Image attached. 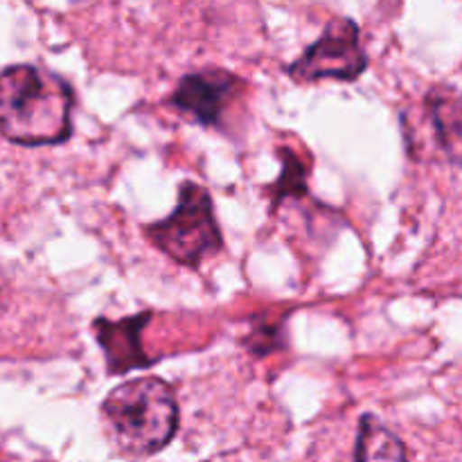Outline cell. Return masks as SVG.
<instances>
[{"mask_svg":"<svg viewBox=\"0 0 462 462\" xmlns=\"http://www.w3.org/2000/svg\"><path fill=\"white\" fill-rule=\"evenodd\" d=\"M75 95L68 81L30 63L0 72V134L16 144H59L70 138Z\"/></svg>","mask_w":462,"mask_h":462,"instance_id":"6da1fadb","label":"cell"},{"mask_svg":"<svg viewBox=\"0 0 462 462\" xmlns=\"http://www.w3.org/2000/svg\"><path fill=\"white\" fill-rule=\"evenodd\" d=\"M102 415L126 454L152 456L165 449L179 429V404L167 382L134 379L108 393Z\"/></svg>","mask_w":462,"mask_h":462,"instance_id":"7a4b0ae2","label":"cell"},{"mask_svg":"<svg viewBox=\"0 0 462 462\" xmlns=\"http://www.w3.org/2000/svg\"><path fill=\"white\" fill-rule=\"evenodd\" d=\"M147 237L165 255L185 266H199L224 246L210 192L203 185L185 180L179 206L167 219L147 226Z\"/></svg>","mask_w":462,"mask_h":462,"instance_id":"3957f363","label":"cell"},{"mask_svg":"<svg viewBox=\"0 0 462 462\" xmlns=\"http://www.w3.org/2000/svg\"><path fill=\"white\" fill-rule=\"evenodd\" d=\"M365 68H368V57L361 48L356 23H352L350 18H332L323 36L289 66V75L296 81H352Z\"/></svg>","mask_w":462,"mask_h":462,"instance_id":"277c9868","label":"cell"},{"mask_svg":"<svg viewBox=\"0 0 462 462\" xmlns=\"http://www.w3.org/2000/svg\"><path fill=\"white\" fill-rule=\"evenodd\" d=\"M239 84L242 81L226 70L189 72L171 95V104L199 125L215 126L224 117L230 99L237 95Z\"/></svg>","mask_w":462,"mask_h":462,"instance_id":"5b68a950","label":"cell"},{"mask_svg":"<svg viewBox=\"0 0 462 462\" xmlns=\"http://www.w3.org/2000/svg\"><path fill=\"white\" fill-rule=\"evenodd\" d=\"M147 320L149 314L131 316L120 323H111L104 319L95 320L93 328L99 346L104 347V355H106L108 373L125 374L135 368L152 365L149 356L143 352V343H140V332Z\"/></svg>","mask_w":462,"mask_h":462,"instance_id":"8992f818","label":"cell"},{"mask_svg":"<svg viewBox=\"0 0 462 462\" xmlns=\"http://www.w3.org/2000/svg\"><path fill=\"white\" fill-rule=\"evenodd\" d=\"M356 462H409V456L391 429L379 424L373 415H365L356 442Z\"/></svg>","mask_w":462,"mask_h":462,"instance_id":"52a82bcc","label":"cell"},{"mask_svg":"<svg viewBox=\"0 0 462 462\" xmlns=\"http://www.w3.org/2000/svg\"><path fill=\"white\" fill-rule=\"evenodd\" d=\"M429 113L433 120V131L438 135V143L451 158H458L460 149V104L458 95L451 88L438 90L429 97Z\"/></svg>","mask_w":462,"mask_h":462,"instance_id":"ba28073f","label":"cell"},{"mask_svg":"<svg viewBox=\"0 0 462 462\" xmlns=\"http://www.w3.org/2000/svg\"><path fill=\"white\" fill-rule=\"evenodd\" d=\"M282 156L287 158V165H284L282 176H280L278 201L287 194H305V170L300 167V161L289 149H282Z\"/></svg>","mask_w":462,"mask_h":462,"instance_id":"9c48e42d","label":"cell"}]
</instances>
